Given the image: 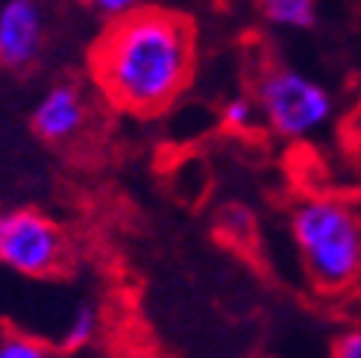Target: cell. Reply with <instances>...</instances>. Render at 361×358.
Wrapping results in <instances>:
<instances>
[{"mask_svg":"<svg viewBox=\"0 0 361 358\" xmlns=\"http://www.w3.org/2000/svg\"><path fill=\"white\" fill-rule=\"evenodd\" d=\"M0 264L27 279H53L71 267V244L50 214L39 209H4Z\"/></svg>","mask_w":361,"mask_h":358,"instance_id":"277c9868","label":"cell"},{"mask_svg":"<svg viewBox=\"0 0 361 358\" xmlns=\"http://www.w3.org/2000/svg\"><path fill=\"white\" fill-rule=\"evenodd\" d=\"M291 238L317 291L341 294L361 279V221L344 200H302L291 211Z\"/></svg>","mask_w":361,"mask_h":358,"instance_id":"7a4b0ae2","label":"cell"},{"mask_svg":"<svg viewBox=\"0 0 361 358\" xmlns=\"http://www.w3.org/2000/svg\"><path fill=\"white\" fill-rule=\"evenodd\" d=\"M256 118H259V106L252 97H229L224 106H221V123L232 132H247L256 127Z\"/></svg>","mask_w":361,"mask_h":358,"instance_id":"9c48e42d","label":"cell"},{"mask_svg":"<svg viewBox=\"0 0 361 358\" xmlns=\"http://www.w3.org/2000/svg\"><path fill=\"white\" fill-rule=\"evenodd\" d=\"M0 358H56L47 344L39 338H30L21 332H9L0 338Z\"/></svg>","mask_w":361,"mask_h":358,"instance_id":"30bf717a","label":"cell"},{"mask_svg":"<svg viewBox=\"0 0 361 358\" xmlns=\"http://www.w3.org/2000/svg\"><path fill=\"white\" fill-rule=\"evenodd\" d=\"M88 123V103L74 82H56L32 106L30 127L47 144H68Z\"/></svg>","mask_w":361,"mask_h":358,"instance_id":"8992f818","label":"cell"},{"mask_svg":"<svg viewBox=\"0 0 361 358\" xmlns=\"http://www.w3.org/2000/svg\"><path fill=\"white\" fill-rule=\"evenodd\" d=\"M259 12L279 30H312L317 24V0H259Z\"/></svg>","mask_w":361,"mask_h":358,"instance_id":"52a82bcc","label":"cell"},{"mask_svg":"<svg viewBox=\"0 0 361 358\" xmlns=\"http://www.w3.org/2000/svg\"><path fill=\"white\" fill-rule=\"evenodd\" d=\"M85 4L103 18H118V15L130 12V9L144 6V0H85Z\"/></svg>","mask_w":361,"mask_h":358,"instance_id":"7c38bea8","label":"cell"},{"mask_svg":"<svg viewBox=\"0 0 361 358\" xmlns=\"http://www.w3.org/2000/svg\"><path fill=\"white\" fill-rule=\"evenodd\" d=\"M44 50V12L39 0H4L0 6V68L27 70Z\"/></svg>","mask_w":361,"mask_h":358,"instance_id":"5b68a950","label":"cell"},{"mask_svg":"<svg viewBox=\"0 0 361 358\" xmlns=\"http://www.w3.org/2000/svg\"><path fill=\"white\" fill-rule=\"evenodd\" d=\"M194 62L191 18L147 4L109 18L88 53V68L106 103L135 118L168 112L188 88Z\"/></svg>","mask_w":361,"mask_h":358,"instance_id":"6da1fadb","label":"cell"},{"mask_svg":"<svg viewBox=\"0 0 361 358\" xmlns=\"http://www.w3.org/2000/svg\"><path fill=\"white\" fill-rule=\"evenodd\" d=\"M332 358H361V326L347 329L335 338L332 344Z\"/></svg>","mask_w":361,"mask_h":358,"instance_id":"8fae6325","label":"cell"},{"mask_svg":"<svg viewBox=\"0 0 361 358\" xmlns=\"http://www.w3.org/2000/svg\"><path fill=\"white\" fill-rule=\"evenodd\" d=\"M256 106L264 123L279 138H309L332 118L335 100L317 80L294 68L274 65L256 82Z\"/></svg>","mask_w":361,"mask_h":358,"instance_id":"3957f363","label":"cell"},{"mask_svg":"<svg viewBox=\"0 0 361 358\" xmlns=\"http://www.w3.org/2000/svg\"><path fill=\"white\" fill-rule=\"evenodd\" d=\"M97 332H100V309L94 302H82V306L74 309V314H71L68 326L62 332V347L65 350H82L94 341Z\"/></svg>","mask_w":361,"mask_h":358,"instance_id":"ba28073f","label":"cell"}]
</instances>
